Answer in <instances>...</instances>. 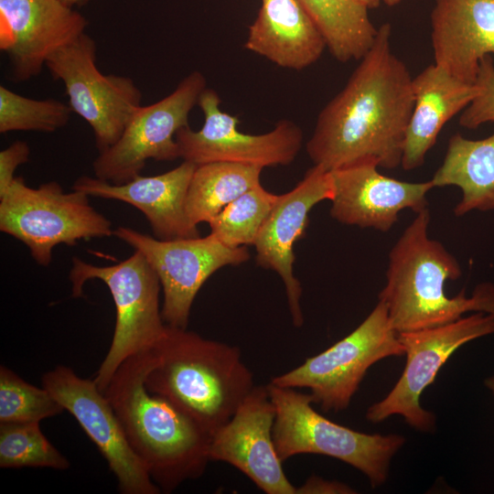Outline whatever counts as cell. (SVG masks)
Wrapping results in <instances>:
<instances>
[{"instance_id": "cell-34", "label": "cell", "mask_w": 494, "mask_h": 494, "mask_svg": "<svg viewBox=\"0 0 494 494\" xmlns=\"http://www.w3.org/2000/svg\"><path fill=\"white\" fill-rule=\"evenodd\" d=\"M64 3L70 6H81L86 5L90 0H62Z\"/></svg>"}, {"instance_id": "cell-25", "label": "cell", "mask_w": 494, "mask_h": 494, "mask_svg": "<svg viewBox=\"0 0 494 494\" xmlns=\"http://www.w3.org/2000/svg\"><path fill=\"white\" fill-rule=\"evenodd\" d=\"M299 1L338 61L360 59L373 44L378 28L365 5L355 0Z\"/></svg>"}, {"instance_id": "cell-2", "label": "cell", "mask_w": 494, "mask_h": 494, "mask_svg": "<svg viewBox=\"0 0 494 494\" xmlns=\"http://www.w3.org/2000/svg\"><path fill=\"white\" fill-rule=\"evenodd\" d=\"M152 349L124 360L103 393L133 451L160 490L172 492L201 477L210 462L211 435L165 397L151 392L145 379Z\"/></svg>"}, {"instance_id": "cell-31", "label": "cell", "mask_w": 494, "mask_h": 494, "mask_svg": "<svg viewBox=\"0 0 494 494\" xmlns=\"http://www.w3.org/2000/svg\"><path fill=\"white\" fill-rule=\"evenodd\" d=\"M30 148L27 142L17 140L0 151V197L11 186L16 168L28 161Z\"/></svg>"}, {"instance_id": "cell-24", "label": "cell", "mask_w": 494, "mask_h": 494, "mask_svg": "<svg viewBox=\"0 0 494 494\" xmlns=\"http://www.w3.org/2000/svg\"><path fill=\"white\" fill-rule=\"evenodd\" d=\"M262 166L212 162L196 166L186 197V213L198 226L209 223L228 204L261 184Z\"/></svg>"}, {"instance_id": "cell-16", "label": "cell", "mask_w": 494, "mask_h": 494, "mask_svg": "<svg viewBox=\"0 0 494 494\" xmlns=\"http://www.w3.org/2000/svg\"><path fill=\"white\" fill-rule=\"evenodd\" d=\"M274 418L267 386L255 385L231 419L211 435L209 459L233 466L266 494H296L275 449Z\"/></svg>"}, {"instance_id": "cell-10", "label": "cell", "mask_w": 494, "mask_h": 494, "mask_svg": "<svg viewBox=\"0 0 494 494\" xmlns=\"http://www.w3.org/2000/svg\"><path fill=\"white\" fill-rule=\"evenodd\" d=\"M46 67L54 80L63 82L72 112L91 126L99 153L114 145L142 105V91L134 81L102 73L96 66V43L86 33L54 53Z\"/></svg>"}, {"instance_id": "cell-15", "label": "cell", "mask_w": 494, "mask_h": 494, "mask_svg": "<svg viewBox=\"0 0 494 494\" xmlns=\"http://www.w3.org/2000/svg\"><path fill=\"white\" fill-rule=\"evenodd\" d=\"M87 26L62 0H0V48L7 56L10 78L21 82L38 76Z\"/></svg>"}, {"instance_id": "cell-12", "label": "cell", "mask_w": 494, "mask_h": 494, "mask_svg": "<svg viewBox=\"0 0 494 494\" xmlns=\"http://www.w3.org/2000/svg\"><path fill=\"white\" fill-rule=\"evenodd\" d=\"M203 74L194 70L160 101L141 105L117 142L100 152L92 162L94 176L113 184L130 181L146 161H172L178 157L177 131L188 125V116L206 89Z\"/></svg>"}, {"instance_id": "cell-27", "label": "cell", "mask_w": 494, "mask_h": 494, "mask_svg": "<svg viewBox=\"0 0 494 494\" xmlns=\"http://www.w3.org/2000/svg\"><path fill=\"white\" fill-rule=\"evenodd\" d=\"M69 460L49 442L38 422L0 423V467L65 470Z\"/></svg>"}, {"instance_id": "cell-32", "label": "cell", "mask_w": 494, "mask_h": 494, "mask_svg": "<svg viewBox=\"0 0 494 494\" xmlns=\"http://www.w3.org/2000/svg\"><path fill=\"white\" fill-rule=\"evenodd\" d=\"M355 489L345 483L327 480L318 476H310L301 486L296 487V494H350Z\"/></svg>"}, {"instance_id": "cell-6", "label": "cell", "mask_w": 494, "mask_h": 494, "mask_svg": "<svg viewBox=\"0 0 494 494\" xmlns=\"http://www.w3.org/2000/svg\"><path fill=\"white\" fill-rule=\"evenodd\" d=\"M69 278L73 297L82 296L84 284L91 279L102 281L113 296L116 311L113 339L93 379L103 392L124 360L154 348L164 337L166 324L159 306L161 284L153 267L136 250L129 258L108 266L73 257Z\"/></svg>"}, {"instance_id": "cell-36", "label": "cell", "mask_w": 494, "mask_h": 494, "mask_svg": "<svg viewBox=\"0 0 494 494\" xmlns=\"http://www.w3.org/2000/svg\"><path fill=\"white\" fill-rule=\"evenodd\" d=\"M400 1L401 0H382V2L385 5H389V6H393V5H397V4H399Z\"/></svg>"}, {"instance_id": "cell-33", "label": "cell", "mask_w": 494, "mask_h": 494, "mask_svg": "<svg viewBox=\"0 0 494 494\" xmlns=\"http://www.w3.org/2000/svg\"><path fill=\"white\" fill-rule=\"evenodd\" d=\"M358 3L365 5L366 7L370 8H376L380 5L381 1L382 0H355Z\"/></svg>"}, {"instance_id": "cell-29", "label": "cell", "mask_w": 494, "mask_h": 494, "mask_svg": "<svg viewBox=\"0 0 494 494\" xmlns=\"http://www.w3.org/2000/svg\"><path fill=\"white\" fill-rule=\"evenodd\" d=\"M63 411V406L45 387L32 385L1 365L0 423H40Z\"/></svg>"}, {"instance_id": "cell-23", "label": "cell", "mask_w": 494, "mask_h": 494, "mask_svg": "<svg viewBox=\"0 0 494 494\" xmlns=\"http://www.w3.org/2000/svg\"><path fill=\"white\" fill-rule=\"evenodd\" d=\"M430 180L435 188L461 189L462 198L454 209L456 217L472 210H494V134L480 140L453 134L444 161Z\"/></svg>"}, {"instance_id": "cell-22", "label": "cell", "mask_w": 494, "mask_h": 494, "mask_svg": "<svg viewBox=\"0 0 494 494\" xmlns=\"http://www.w3.org/2000/svg\"><path fill=\"white\" fill-rule=\"evenodd\" d=\"M244 46L280 67L295 70L315 63L327 47L299 0H262Z\"/></svg>"}, {"instance_id": "cell-20", "label": "cell", "mask_w": 494, "mask_h": 494, "mask_svg": "<svg viewBox=\"0 0 494 494\" xmlns=\"http://www.w3.org/2000/svg\"><path fill=\"white\" fill-rule=\"evenodd\" d=\"M431 42L435 65L475 83L480 60L494 55V0H435Z\"/></svg>"}, {"instance_id": "cell-35", "label": "cell", "mask_w": 494, "mask_h": 494, "mask_svg": "<svg viewBox=\"0 0 494 494\" xmlns=\"http://www.w3.org/2000/svg\"><path fill=\"white\" fill-rule=\"evenodd\" d=\"M484 384L492 392V394L494 395V375L487 378L484 381Z\"/></svg>"}, {"instance_id": "cell-9", "label": "cell", "mask_w": 494, "mask_h": 494, "mask_svg": "<svg viewBox=\"0 0 494 494\" xmlns=\"http://www.w3.org/2000/svg\"><path fill=\"white\" fill-rule=\"evenodd\" d=\"M494 334V314L475 312L442 326L398 333L404 348V370L389 393L371 404L366 419L377 424L401 415L411 427L432 432L435 416L422 407L420 397L450 356L466 343Z\"/></svg>"}, {"instance_id": "cell-28", "label": "cell", "mask_w": 494, "mask_h": 494, "mask_svg": "<svg viewBox=\"0 0 494 494\" xmlns=\"http://www.w3.org/2000/svg\"><path fill=\"white\" fill-rule=\"evenodd\" d=\"M71 113L70 105L57 99H32L0 86L1 134L14 131L53 133L69 123Z\"/></svg>"}, {"instance_id": "cell-7", "label": "cell", "mask_w": 494, "mask_h": 494, "mask_svg": "<svg viewBox=\"0 0 494 494\" xmlns=\"http://www.w3.org/2000/svg\"><path fill=\"white\" fill-rule=\"evenodd\" d=\"M88 197L79 190L65 192L56 181L31 188L16 177L0 197V230L27 246L37 263L48 266L59 244L113 235L112 222Z\"/></svg>"}, {"instance_id": "cell-14", "label": "cell", "mask_w": 494, "mask_h": 494, "mask_svg": "<svg viewBox=\"0 0 494 494\" xmlns=\"http://www.w3.org/2000/svg\"><path fill=\"white\" fill-rule=\"evenodd\" d=\"M42 386L74 416L95 444L116 477L121 493L161 492L133 451L112 405L94 380L83 379L62 365L42 376Z\"/></svg>"}, {"instance_id": "cell-21", "label": "cell", "mask_w": 494, "mask_h": 494, "mask_svg": "<svg viewBox=\"0 0 494 494\" xmlns=\"http://www.w3.org/2000/svg\"><path fill=\"white\" fill-rule=\"evenodd\" d=\"M413 91L414 104L401 162L404 170L424 164L443 126L478 94L475 83L462 81L435 63L413 78Z\"/></svg>"}, {"instance_id": "cell-1", "label": "cell", "mask_w": 494, "mask_h": 494, "mask_svg": "<svg viewBox=\"0 0 494 494\" xmlns=\"http://www.w3.org/2000/svg\"><path fill=\"white\" fill-rule=\"evenodd\" d=\"M382 24L344 88L321 110L306 151L328 171L360 162L401 166L414 104L413 78Z\"/></svg>"}, {"instance_id": "cell-17", "label": "cell", "mask_w": 494, "mask_h": 494, "mask_svg": "<svg viewBox=\"0 0 494 494\" xmlns=\"http://www.w3.org/2000/svg\"><path fill=\"white\" fill-rule=\"evenodd\" d=\"M371 162H360L329 171L330 215L338 222L389 231L404 209L415 213L427 208L431 180L407 182L389 177Z\"/></svg>"}, {"instance_id": "cell-5", "label": "cell", "mask_w": 494, "mask_h": 494, "mask_svg": "<svg viewBox=\"0 0 494 494\" xmlns=\"http://www.w3.org/2000/svg\"><path fill=\"white\" fill-rule=\"evenodd\" d=\"M266 386L275 409L273 439L283 462L296 455H323L360 470L372 488L386 482L391 461L404 445V436L350 429L318 413L312 407L310 393L272 382Z\"/></svg>"}, {"instance_id": "cell-18", "label": "cell", "mask_w": 494, "mask_h": 494, "mask_svg": "<svg viewBox=\"0 0 494 494\" xmlns=\"http://www.w3.org/2000/svg\"><path fill=\"white\" fill-rule=\"evenodd\" d=\"M331 196L329 171L314 165L293 189L278 196L253 243L257 264L281 277L292 321L297 328L303 325L304 317L302 287L293 272L294 246L305 234L310 210L319 202L330 200Z\"/></svg>"}, {"instance_id": "cell-13", "label": "cell", "mask_w": 494, "mask_h": 494, "mask_svg": "<svg viewBox=\"0 0 494 494\" xmlns=\"http://www.w3.org/2000/svg\"><path fill=\"white\" fill-rule=\"evenodd\" d=\"M216 91L206 88L198 106L204 115V124L197 131L188 125L177 131L176 141L180 158L196 166L212 162H232L262 167L286 166L299 153L303 134L293 122L281 120L265 134H244L238 129L236 115L222 112Z\"/></svg>"}, {"instance_id": "cell-19", "label": "cell", "mask_w": 494, "mask_h": 494, "mask_svg": "<svg viewBox=\"0 0 494 494\" xmlns=\"http://www.w3.org/2000/svg\"><path fill=\"white\" fill-rule=\"evenodd\" d=\"M196 166L183 160L165 173L151 177L138 175L123 184L81 176L75 180L72 189L134 206L145 216L156 239L195 238L199 237V230L188 218L185 203Z\"/></svg>"}, {"instance_id": "cell-3", "label": "cell", "mask_w": 494, "mask_h": 494, "mask_svg": "<svg viewBox=\"0 0 494 494\" xmlns=\"http://www.w3.org/2000/svg\"><path fill=\"white\" fill-rule=\"evenodd\" d=\"M145 384L211 435L255 386L238 347L168 325L152 348Z\"/></svg>"}, {"instance_id": "cell-8", "label": "cell", "mask_w": 494, "mask_h": 494, "mask_svg": "<svg viewBox=\"0 0 494 494\" xmlns=\"http://www.w3.org/2000/svg\"><path fill=\"white\" fill-rule=\"evenodd\" d=\"M404 355L387 308L378 301L368 317L349 335L296 368L274 377L273 384L306 388L326 412L346 410L368 370L376 362Z\"/></svg>"}, {"instance_id": "cell-26", "label": "cell", "mask_w": 494, "mask_h": 494, "mask_svg": "<svg viewBox=\"0 0 494 494\" xmlns=\"http://www.w3.org/2000/svg\"><path fill=\"white\" fill-rule=\"evenodd\" d=\"M278 196L261 184L247 190L209 222V234L230 247L253 245Z\"/></svg>"}, {"instance_id": "cell-11", "label": "cell", "mask_w": 494, "mask_h": 494, "mask_svg": "<svg viewBox=\"0 0 494 494\" xmlns=\"http://www.w3.org/2000/svg\"><path fill=\"white\" fill-rule=\"evenodd\" d=\"M113 235L139 251L153 267L163 291V320L180 328H188L192 304L204 283L220 268L250 258L246 246H227L211 234L159 240L119 226Z\"/></svg>"}, {"instance_id": "cell-30", "label": "cell", "mask_w": 494, "mask_h": 494, "mask_svg": "<svg viewBox=\"0 0 494 494\" xmlns=\"http://www.w3.org/2000/svg\"><path fill=\"white\" fill-rule=\"evenodd\" d=\"M475 84L478 94L459 117V124L467 129H477L483 124L494 122V63L491 56L480 60Z\"/></svg>"}, {"instance_id": "cell-4", "label": "cell", "mask_w": 494, "mask_h": 494, "mask_svg": "<svg viewBox=\"0 0 494 494\" xmlns=\"http://www.w3.org/2000/svg\"><path fill=\"white\" fill-rule=\"evenodd\" d=\"M430 213H416L389 253L386 283L379 294L397 333L454 322L467 312L494 314V284L478 285L472 295L464 290L453 297L446 283L461 274L457 260L428 236Z\"/></svg>"}]
</instances>
